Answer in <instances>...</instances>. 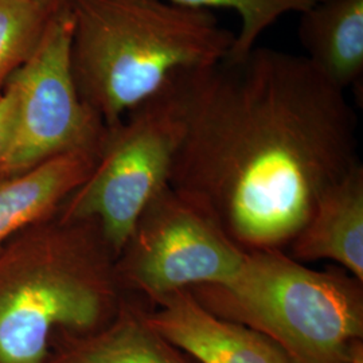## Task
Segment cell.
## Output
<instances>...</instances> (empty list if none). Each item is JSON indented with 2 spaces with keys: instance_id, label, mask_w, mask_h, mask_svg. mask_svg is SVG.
Masks as SVG:
<instances>
[{
  "instance_id": "6da1fadb",
  "label": "cell",
  "mask_w": 363,
  "mask_h": 363,
  "mask_svg": "<svg viewBox=\"0 0 363 363\" xmlns=\"http://www.w3.org/2000/svg\"><path fill=\"white\" fill-rule=\"evenodd\" d=\"M182 81L169 186L247 252L289 245L319 198L362 164L346 91L304 55L256 46Z\"/></svg>"
},
{
  "instance_id": "7a4b0ae2",
  "label": "cell",
  "mask_w": 363,
  "mask_h": 363,
  "mask_svg": "<svg viewBox=\"0 0 363 363\" xmlns=\"http://www.w3.org/2000/svg\"><path fill=\"white\" fill-rule=\"evenodd\" d=\"M78 93L106 130L182 72L222 61L235 34L210 10L169 0H70Z\"/></svg>"
},
{
  "instance_id": "3957f363",
  "label": "cell",
  "mask_w": 363,
  "mask_h": 363,
  "mask_svg": "<svg viewBox=\"0 0 363 363\" xmlns=\"http://www.w3.org/2000/svg\"><path fill=\"white\" fill-rule=\"evenodd\" d=\"M189 291L208 312L259 331L298 363L362 357L363 283L345 269L315 271L283 249L252 250L229 281Z\"/></svg>"
},
{
  "instance_id": "277c9868",
  "label": "cell",
  "mask_w": 363,
  "mask_h": 363,
  "mask_svg": "<svg viewBox=\"0 0 363 363\" xmlns=\"http://www.w3.org/2000/svg\"><path fill=\"white\" fill-rule=\"evenodd\" d=\"M182 73L106 130L96 166L66 211L69 222H94L115 256L128 244L145 208L169 187L184 133Z\"/></svg>"
},
{
  "instance_id": "5b68a950",
  "label": "cell",
  "mask_w": 363,
  "mask_h": 363,
  "mask_svg": "<svg viewBox=\"0 0 363 363\" xmlns=\"http://www.w3.org/2000/svg\"><path fill=\"white\" fill-rule=\"evenodd\" d=\"M115 304L104 253L88 234L65 235L42 261L0 286V363H42L55 327L91 330Z\"/></svg>"
},
{
  "instance_id": "8992f818",
  "label": "cell",
  "mask_w": 363,
  "mask_h": 363,
  "mask_svg": "<svg viewBox=\"0 0 363 363\" xmlns=\"http://www.w3.org/2000/svg\"><path fill=\"white\" fill-rule=\"evenodd\" d=\"M72 38L69 0L52 16L30 57L6 82L15 91L16 106L1 171L25 172L69 151H101L108 130L78 93Z\"/></svg>"
},
{
  "instance_id": "52a82bcc",
  "label": "cell",
  "mask_w": 363,
  "mask_h": 363,
  "mask_svg": "<svg viewBox=\"0 0 363 363\" xmlns=\"http://www.w3.org/2000/svg\"><path fill=\"white\" fill-rule=\"evenodd\" d=\"M121 253L124 281L151 301L229 281L247 252L169 186L145 208Z\"/></svg>"
},
{
  "instance_id": "ba28073f",
  "label": "cell",
  "mask_w": 363,
  "mask_h": 363,
  "mask_svg": "<svg viewBox=\"0 0 363 363\" xmlns=\"http://www.w3.org/2000/svg\"><path fill=\"white\" fill-rule=\"evenodd\" d=\"M148 325L196 363H298L269 337L208 312L189 289L150 301Z\"/></svg>"
},
{
  "instance_id": "9c48e42d",
  "label": "cell",
  "mask_w": 363,
  "mask_h": 363,
  "mask_svg": "<svg viewBox=\"0 0 363 363\" xmlns=\"http://www.w3.org/2000/svg\"><path fill=\"white\" fill-rule=\"evenodd\" d=\"M300 262L331 259L363 283V167L349 172L319 198L288 245Z\"/></svg>"
},
{
  "instance_id": "30bf717a",
  "label": "cell",
  "mask_w": 363,
  "mask_h": 363,
  "mask_svg": "<svg viewBox=\"0 0 363 363\" xmlns=\"http://www.w3.org/2000/svg\"><path fill=\"white\" fill-rule=\"evenodd\" d=\"M304 55L342 91L363 76V0H319L300 13Z\"/></svg>"
},
{
  "instance_id": "8fae6325",
  "label": "cell",
  "mask_w": 363,
  "mask_h": 363,
  "mask_svg": "<svg viewBox=\"0 0 363 363\" xmlns=\"http://www.w3.org/2000/svg\"><path fill=\"white\" fill-rule=\"evenodd\" d=\"M100 152L69 151L0 182V244L76 191L96 166Z\"/></svg>"
},
{
  "instance_id": "7c38bea8",
  "label": "cell",
  "mask_w": 363,
  "mask_h": 363,
  "mask_svg": "<svg viewBox=\"0 0 363 363\" xmlns=\"http://www.w3.org/2000/svg\"><path fill=\"white\" fill-rule=\"evenodd\" d=\"M67 363H196L148 325L142 308L127 307L116 323L81 343Z\"/></svg>"
},
{
  "instance_id": "4fadbf2b",
  "label": "cell",
  "mask_w": 363,
  "mask_h": 363,
  "mask_svg": "<svg viewBox=\"0 0 363 363\" xmlns=\"http://www.w3.org/2000/svg\"><path fill=\"white\" fill-rule=\"evenodd\" d=\"M69 0H0V86L38 45Z\"/></svg>"
},
{
  "instance_id": "5bb4252c",
  "label": "cell",
  "mask_w": 363,
  "mask_h": 363,
  "mask_svg": "<svg viewBox=\"0 0 363 363\" xmlns=\"http://www.w3.org/2000/svg\"><path fill=\"white\" fill-rule=\"evenodd\" d=\"M193 9H228L238 13L241 27L226 57L240 58L256 48L259 37L289 13H304L319 0H169Z\"/></svg>"
},
{
  "instance_id": "9a60e30c",
  "label": "cell",
  "mask_w": 363,
  "mask_h": 363,
  "mask_svg": "<svg viewBox=\"0 0 363 363\" xmlns=\"http://www.w3.org/2000/svg\"><path fill=\"white\" fill-rule=\"evenodd\" d=\"M16 96L13 86L6 84L4 91L0 94V166L9 151L13 135Z\"/></svg>"
},
{
  "instance_id": "2e32d148",
  "label": "cell",
  "mask_w": 363,
  "mask_h": 363,
  "mask_svg": "<svg viewBox=\"0 0 363 363\" xmlns=\"http://www.w3.org/2000/svg\"><path fill=\"white\" fill-rule=\"evenodd\" d=\"M350 363H363V358L362 357H359V358H357L355 361H352V362Z\"/></svg>"
}]
</instances>
